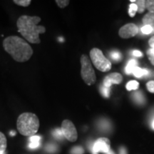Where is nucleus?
Here are the masks:
<instances>
[{
  "label": "nucleus",
  "instance_id": "nucleus-1",
  "mask_svg": "<svg viewBox=\"0 0 154 154\" xmlns=\"http://www.w3.org/2000/svg\"><path fill=\"white\" fill-rule=\"evenodd\" d=\"M41 20L42 19L37 16L22 15L17 19L18 32L29 43L39 44L41 42L39 35L46 32L44 26L38 25Z\"/></svg>",
  "mask_w": 154,
  "mask_h": 154
},
{
  "label": "nucleus",
  "instance_id": "nucleus-28",
  "mask_svg": "<svg viewBox=\"0 0 154 154\" xmlns=\"http://www.w3.org/2000/svg\"><path fill=\"white\" fill-rule=\"evenodd\" d=\"M147 54L150 61H151L152 64L154 65V49H152L151 48V49L148 50Z\"/></svg>",
  "mask_w": 154,
  "mask_h": 154
},
{
  "label": "nucleus",
  "instance_id": "nucleus-12",
  "mask_svg": "<svg viewBox=\"0 0 154 154\" xmlns=\"http://www.w3.org/2000/svg\"><path fill=\"white\" fill-rule=\"evenodd\" d=\"M133 74L137 78H140V77L144 76H148L149 74V71L145 69H140L139 67H136L133 72Z\"/></svg>",
  "mask_w": 154,
  "mask_h": 154
},
{
  "label": "nucleus",
  "instance_id": "nucleus-5",
  "mask_svg": "<svg viewBox=\"0 0 154 154\" xmlns=\"http://www.w3.org/2000/svg\"><path fill=\"white\" fill-rule=\"evenodd\" d=\"M92 63L97 69L103 72H106L111 70V63L103 54V52L97 48H94L90 51Z\"/></svg>",
  "mask_w": 154,
  "mask_h": 154
},
{
  "label": "nucleus",
  "instance_id": "nucleus-6",
  "mask_svg": "<svg viewBox=\"0 0 154 154\" xmlns=\"http://www.w3.org/2000/svg\"><path fill=\"white\" fill-rule=\"evenodd\" d=\"M61 129L62 131L64 138H66L69 141L74 142L77 140V138H78L77 131L76 127L71 121L67 120V119L63 121Z\"/></svg>",
  "mask_w": 154,
  "mask_h": 154
},
{
  "label": "nucleus",
  "instance_id": "nucleus-20",
  "mask_svg": "<svg viewBox=\"0 0 154 154\" xmlns=\"http://www.w3.org/2000/svg\"><path fill=\"white\" fill-rule=\"evenodd\" d=\"M137 11H138V7L136 4H131L129 6V9H128V13H129L130 17H134Z\"/></svg>",
  "mask_w": 154,
  "mask_h": 154
},
{
  "label": "nucleus",
  "instance_id": "nucleus-8",
  "mask_svg": "<svg viewBox=\"0 0 154 154\" xmlns=\"http://www.w3.org/2000/svg\"><path fill=\"white\" fill-rule=\"evenodd\" d=\"M138 29L136 24H128L124 25L119 29V34L121 37L128 38L136 36L138 34Z\"/></svg>",
  "mask_w": 154,
  "mask_h": 154
},
{
  "label": "nucleus",
  "instance_id": "nucleus-14",
  "mask_svg": "<svg viewBox=\"0 0 154 154\" xmlns=\"http://www.w3.org/2000/svg\"><path fill=\"white\" fill-rule=\"evenodd\" d=\"M7 138L3 133L0 132V152H5L7 149Z\"/></svg>",
  "mask_w": 154,
  "mask_h": 154
},
{
  "label": "nucleus",
  "instance_id": "nucleus-10",
  "mask_svg": "<svg viewBox=\"0 0 154 154\" xmlns=\"http://www.w3.org/2000/svg\"><path fill=\"white\" fill-rule=\"evenodd\" d=\"M41 142V136H32L29 137V148L31 149H36L40 146Z\"/></svg>",
  "mask_w": 154,
  "mask_h": 154
},
{
  "label": "nucleus",
  "instance_id": "nucleus-23",
  "mask_svg": "<svg viewBox=\"0 0 154 154\" xmlns=\"http://www.w3.org/2000/svg\"><path fill=\"white\" fill-rule=\"evenodd\" d=\"M146 9H147L149 12H154V0L146 1Z\"/></svg>",
  "mask_w": 154,
  "mask_h": 154
},
{
  "label": "nucleus",
  "instance_id": "nucleus-3",
  "mask_svg": "<svg viewBox=\"0 0 154 154\" xmlns=\"http://www.w3.org/2000/svg\"><path fill=\"white\" fill-rule=\"evenodd\" d=\"M39 120L33 113L25 112L19 115L17 121V127L20 134L24 136H32L39 128Z\"/></svg>",
  "mask_w": 154,
  "mask_h": 154
},
{
  "label": "nucleus",
  "instance_id": "nucleus-21",
  "mask_svg": "<svg viewBox=\"0 0 154 154\" xmlns=\"http://www.w3.org/2000/svg\"><path fill=\"white\" fill-rule=\"evenodd\" d=\"M110 56H111V59H112L113 60L115 61H120L121 59V53L119 52V51H111V54H110Z\"/></svg>",
  "mask_w": 154,
  "mask_h": 154
},
{
  "label": "nucleus",
  "instance_id": "nucleus-13",
  "mask_svg": "<svg viewBox=\"0 0 154 154\" xmlns=\"http://www.w3.org/2000/svg\"><path fill=\"white\" fill-rule=\"evenodd\" d=\"M137 61L134 59H131L128 61V64H127L126 68V73L127 74H131L133 73L134 70L136 67H137Z\"/></svg>",
  "mask_w": 154,
  "mask_h": 154
},
{
  "label": "nucleus",
  "instance_id": "nucleus-33",
  "mask_svg": "<svg viewBox=\"0 0 154 154\" xmlns=\"http://www.w3.org/2000/svg\"><path fill=\"white\" fill-rule=\"evenodd\" d=\"M106 154H115V153L112 151V150H111V149H110V150H109V151H108L107 153H106Z\"/></svg>",
  "mask_w": 154,
  "mask_h": 154
},
{
  "label": "nucleus",
  "instance_id": "nucleus-2",
  "mask_svg": "<svg viewBox=\"0 0 154 154\" xmlns=\"http://www.w3.org/2000/svg\"><path fill=\"white\" fill-rule=\"evenodd\" d=\"M3 47L17 62H26L33 54V49L29 44L17 36L6 37L3 41Z\"/></svg>",
  "mask_w": 154,
  "mask_h": 154
},
{
  "label": "nucleus",
  "instance_id": "nucleus-27",
  "mask_svg": "<svg viewBox=\"0 0 154 154\" xmlns=\"http://www.w3.org/2000/svg\"><path fill=\"white\" fill-rule=\"evenodd\" d=\"M101 91L102 95H103L104 97L108 98L109 97V94H110V88L106 87L104 86H102L101 87Z\"/></svg>",
  "mask_w": 154,
  "mask_h": 154
},
{
  "label": "nucleus",
  "instance_id": "nucleus-22",
  "mask_svg": "<svg viewBox=\"0 0 154 154\" xmlns=\"http://www.w3.org/2000/svg\"><path fill=\"white\" fill-rule=\"evenodd\" d=\"M70 153L71 154H84V149L82 146H75V147L72 148Z\"/></svg>",
  "mask_w": 154,
  "mask_h": 154
},
{
  "label": "nucleus",
  "instance_id": "nucleus-7",
  "mask_svg": "<svg viewBox=\"0 0 154 154\" xmlns=\"http://www.w3.org/2000/svg\"><path fill=\"white\" fill-rule=\"evenodd\" d=\"M111 143L106 138H100L97 139L92 146V153L98 154L99 153H106L110 150Z\"/></svg>",
  "mask_w": 154,
  "mask_h": 154
},
{
  "label": "nucleus",
  "instance_id": "nucleus-16",
  "mask_svg": "<svg viewBox=\"0 0 154 154\" xmlns=\"http://www.w3.org/2000/svg\"><path fill=\"white\" fill-rule=\"evenodd\" d=\"M138 86H139V83L136 82V81H131L126 84V88L128 91L137 89Z\"/></svg>",
  "mask_w": 154,
  "mask_h": 154
},
{
  "label": "nucleus",
  "instance_id": "nucleus-11",
  "mask_svg": "<svg viewBox=\"0 0 154 154\" xmlns=\"http://www.w3.org/2000/svg\"><path fill=\"white\" fill-rule=\"evenodd\" d=\"M143 23L145 26H154V12L147 13L143 18Z\"/></svg>",
  "mask_w": 154,
  "mask_h": 154
},
{
  "label": "nucleus",
  "instance_id": "nucleus-29",
  "mask_svg": "<svg viewBox=\"0 0 154 154\" xmlns=\"http://www.w3.org/2000/svg\"><path fill=\"white\" fill-rule=\"evenodd\" d=\"M146 87H147L149 91L154 94V81H151V82H148L146 84Z\"/></svg>",
  "mask_w": 154,
  "mask_h": 154
},
{
  "label": "nucleus",
  "instance_id": "nucleus-19",
  "mask_svg": "<svg viewBox=\"0 0 154 154\" xmlns=\"http://www.w3.org/2000/svg\"><path fill=\"white\" fill-rule=\"evenodd\" d=\"M52 135L56 138H57L59 140H63V138H64L62 131H61V128H56L55 130H54L52 132Z\"/></svg>",
  "mask_w": 154,
  "mask_h": 154
},
{
  "label": "nucleus",
  "instance_id": "nucleus-18",
  "mask_svg": "<svg viewBox=\"0 0 154 154\" xmlns=\"http://www.w3.org/2000/svg\"><path fill=\"white\" fill-rule=\"evenodd\" d=\"M13 2L16 4L17 5L21 6V7H26L31 5L32 1L31 0H14Z\"/></svg>",
  "mask_w": 154,
  "mask_h": 154
},
{
  "label": "nucleus",
  "instance_id": "nucleus-31",
  "mask_svg": "<svg viewBox=\"0 0 154 154\" xmlns=\"http://www.w3.org/2000/svg\"><path fill=\"white\" fill-rule=\"evenodd\" d=\"M149 43L150 47H151L152 49H154V36L150 38Z\"/></svg>",
  "mask_w": 154,
  "mask_h": 154
},
{
  "label": "nucleus",
  "instance_id": "nucleus-35",
  "mask_svg": "<svg viewBox=\"0 0 154 154\" xmlns=\"http://www.w3.org/2000/svg\"><path fill=\"white\" fill-rule=\"evenodd\" d=\"M152 127H153V128L154 129V120L153 121V123H152Z\"/></svg>",
  "mask_w": 154,
  "mask_h": 154
},
{
  "label": "nucleus",
  "instance_id": "nucleus-34",
  "mask_svg": "<svg viewBox=\"0 0 154 154\" xmlns=\"http://www.w3.org/2000/svg\"><path fill=\"white\" fill-rule=\"evenodd\" d=\"M15 134H16V132L14 131H11L10 132V135H11V136H15Z\"/></svg>",
  "mask_w": 154,
  "mask_h": 154
},
{
  "label": "nucleus",
  "instance_id": "nucleus-26",
  "mask_svg": "<svg viewBox=\"0 0 154 154\" xmlns=\"http://www.w3.org/2000/svg\"><path fill=\"white\" fill-rule=\"evenodd\" d=\"M154 30V28L152 27L151 26H144L141 28V32L142 33L145 34H149L153 32V31Z\"/></svg>",
  "mask_w": 154,
  "mask_h": 154
},
{
  "label": "nucleus",
  "instance_id": "nucleus-25",
  "mask_svg": "<svg viewBox=\"0 0 154 154\" xmlns=\"http://www.w3.org/2000/svg\"><path fill=\"white\" fill-rule=\"evenodd\" d=\"M56 3L57 4V5L61 9L65 8L66 6L69 5V0H57Z\"/></svg>",
  "mask_w": 154,
  "mask_h": 154
},
{
  "label": "nucleus",
  "instance_id": "nucleus-15",
  "mask_svg": "<svg viewBox=\"0 0 154 154\" xmlns=\"http://www.w3.org/2000/svg\"><path fill=\"white\" fill-rule=\"evenodd\" d=\"M134 99L136 100V102L139 104H143V103L145 102V99H144V96L143 94L141 92L138 91L136 92V93L134 94Z\"/></svg>",
  "mask_w": 154,
  "mask_h": 154
},
{
  "label": "nucleus",
  "instance_id": "nucleus-9",
  "mask_svg": "<svg viewBox=\"0 0 154 154\" xmlns=\"http://www.w3.org/2000/svg\"><path fill=\"white\" fill-rule=\"evenodd\" d=\"M123 80L122 75L119 73H112L109 74L103 80V85L106 87L110 88L112 84H119Z\"/></svg>",
  "mask_w": 154,
  "mask_h": 154
},
{
  "label": "nucleus",
  "instance_id": "nucleus-36",
  "mask_svg": "<svg viewBox=\"0 0 154 154\" xmlns=\"http://www.w3.org/2000/svg\"><path fill=\"white\" fill-rule=\"evenodd\" d=\"M0 154H5V152H0Z\"/></svg>",
  "mask_w": 154,
  "mask_h": 154
},
{
  "label": "nucleus",
  "instance_id": "nucleus-17",
  "mask_svg": "<svg viewBox=\"0 0 154 154\" xmlns=\"http://www.w3.org/2000/svg\"><path fill=\"white\" fill-rule=\"evenodd\" d=\"M136 5L138 7V12L143 13L146 9V1H144V0H138V1H136Z\"/></svg>",
  "mask_w": 154,
  "mask_h": 154
},
{
  "label": "nucleus",
  "instance_id": "nucleus-24",
  "mask_svg": "<svg viewBox=\"0 0 154 154\" xmlns=\"http://www.w3.org/2000/svg\"><path fill=\"white\" fill-rule=\"evenodd\" d=\"M58 147L54 144H48V145L46 146V151H47L48 153H54L57 151Z\"/></svg>",
  "mask_w": 154,
  "mask_h": 154
},
{
  "label": "nucleus",
  "instance_id": "nucleus-4",
  "mask_svg": "<svg viewBox=\"0 0 154 154\" xmlns=\"http://www.w3.org/2000/svg\"><path fill=\"white\" fill-rule=\"evenodd\" d=\"M81 64H82L81 75L83 80L87 85H93L96 81V76L91 65V60L87 55L83 54L81 57Z\"/></svg>",
  "mask_w": 154,
  "mask_h": 154
},
{
  "label": "nucleus",
  "instance_id": "nucleus-30",
  "mask_svg": "<svg viewBox=\"0 0 154 154\" xmlns=\"http://www.w3.org/2000/svg\"><path fill=\"white\" fill-rule=\"evenodd\" d=\"M119 154H128L127 153V150L126 148L121 147L120 150H119Z\"/></svg>",
  "mask_w": 154,
  "mask_h": 154
},
{
  "label": "nucleus",
  "instance_id": "nucleus-32",
  "mask_svg": "<svg viewBox=\"0 0 154 154\" xmlns=\"http://www.w3.org/2000/svg\"><path fill=\"white\" fill-rule=\"evenodd\" d=\"M133 55L136 56V57H141L142 53L139 51H137V50H135V51H133Z\"/></svg>",
  "mask_w": 154,
  "mask_h": 154
}]
</instances>
